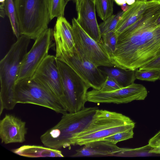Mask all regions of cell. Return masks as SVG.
I'll use <instances>...</instances> for the list:
<instances>
[{
  "mask_svg": "<svg viewBox=\"0 0 160 160\" xmlns=\"http://www.w3.org/2000/svg\"><path fill=\"white\" fill-rule=\"evenodd\" d=\"M160 11L149 12L117 37L114 66L135 71L160 57Z\"/></svg>",
  "mask_w": 160,
  "mask_h": 160,
  "instance_id": "cell-1",
  "label": "cell"
},
{
  "mask_svg": "<svg viewBox=\"0 0 160 160\" xmlns=\"http://www.w3.org/2000/svg\"><path fill=\"white\" fill-rule=\"evenodd\" d=\"M98 107L85 108L75 113L62 114L60 121L40 137L46 147L59 149L71 147L74 136L85 128L91 122Z\"/></svg>",
  "mask_w": 160,
  "mask_h": 160,
  "instance_id": "cell-2",
  "label": "cell"
},
{
  "mask_svg": "<svg viewBox=\"0 0 160 160\" xmlns=\"http://www.w3.org/2000/svg\"><path fill=\"white\" fill-rule=\"evenodd\" d=\"M135 124L130 118L122 113L98 109L89 124L74 136L71 145L81 146L102 140L115 133L134 128Z\"/></svg>",
  "mask_w": 160,
  "mask_h": 160,
  "instance_id": "cell-3",
  "label": "cell"
},
{
  "mask_svg": "<svg viewBox=\"0 0 160 160\" xmlns=\"http://www.w3.org/2000/svg\"><path fill=\"white\" fill-rule=\"evenodd\" d=\"M30 39L21 35L0 61V100L3 102L4 109L12 110L16 104L14 99V88Z\"/></svg>",
  "mask_w": 160,
  "mask_h": 160,
  "instance_id": "cell-4",
  "label": "cell"
},
{
  "mask_svg": "<svg viewBox=\"0 0 160 160\" xmlns=\"http://www.w3.org/2000/svg\"><path fill=\"white\" fill-rule=\"evenodd\" d=\"M14 3L21 36L35 40L48 28V0H14Z\"/></svg>",
  "mask_w": 160,
  "mask_h": 160,
  "instance_id": "cell-5",
  "label": "cell"
},
{
  "mask_svg": "<svg viewBox=\"0 0 160 160\" xmlns=\"http://www.w3.org/2000/svg\"><path fill=\"white\" fill-rule=\"evenodd\" d=\"M14 99L16 104H33L62 114L68 112L54 94L32 78L16 82Z\"/></svg>",
  "mask_w": 160,
  "mask_h": 160,
  "instance_id": "cell-6",
  "label": "cell"
},
{
  "mask_svg": "<svg viewBox=\"0 0 160 160\" xmlns=\"http://www.w3.org/2000/svg\"><path fill=\"white\" fill-rule=\"evenodd\" d=\"M56 62L61 76L66 110L70 113L77 112L85 107L90 87L66 63L56 58Z\"/></svg>",
  "mask_w": 160,
  "mask_h": 160,
  "instance_id": "cell-7",
  "label": "cell"
},
{
  "mask_svg": "<svg viewBox=\"0 0 160 160\" xmlns=\"http://www.w3.org/2000/svg\"><path fill=\"white\" fill-rule=\"evenodd\" d=\"M72 26L75 47L79 53L98 67L114 66L101 40L98 42L88 35L73 18Z\"/></svg>",
  "mask_w": 160,
  "mask_h": 160,
  "instance_id": "cell-8",
  "label": "cell"
},
{
  "mask_svg": "<svg viewBox=\"0 0 160 160\" xmlns=\"http://www.w3.org/2000/svg\"><path fill=\"white\" fill-rule=\"evenodd\" d=\"M53 39V30L48 28L35 40L31 49L22 60L16 82L32 77L39 66L48 55Z\"/></svg>",
  "mask_w": 160,
  "mask_h": 160,
  "instance_id": "cell-9",
  "label": "cell"
},
{
  "mask_svg": "<svg viewBox=\"0 0 160 160\" xmlns=\"http://www.w3.org/2000/svg\"><path fill=\"white\" fill-rule=\"evenodd\" d=\"M56 58L70 67L90 87L99 90L106 76L99 67L80 55L76 48L72 53L56 52Z\"/></svg>",
  "mask_w": 160,
  "mask_h": 160,
  "instance_id": "cell-10",
  "label": "cell"
},
{
  "mask_svg": "<svg viewBox=\"0 0 160 160\" xmlns=\"http://www.w3.org/2000/svg\"><path fill=\"white\" fill-rule=\"evenodd\" d=\"M148 91L142 85L134 83L110 92L92 89L88 91L87 101L95 103H126L134 100H142L148 95Z\"/></svg>",
  "mask_w": 160,
  "mask_h": 160,
  "instance_id": "cell-11",
  "label": "cell"
},
{
  "mask_svg": "<svg viewBox=\"0 0 160 160\" xmlns=\"http://www.w3.org/2000/svg\"><path fill=\"white\" fill-rule=\"evenodd\" d=\"M31 78L54 94L67 110L61 76L56 64L55 56L48 55Z\"/></svg>",
  "mask_w": 160,
  "mask_h": 160,
  "instance_id": "cell-12",
  "label": "cell"
},
{
  "mask_svg": "<svg viewBox=\"0 0 160 160\" xmlns=\"http://www.w3.org/2000/svg\"><path fill=\"white\" fill-rule=\"evenodd\" d=\"M160 4V0H136L123 14L116 27L117 36Z\"/></svg>",
  "mask_w": 160,
  "mask_h": 160,
  "instance_id": "cell-13",
  "label": "cell"
},
{
  "mask_svg": "<svg viewBox=\"0 0 160 160\" xmlns=\"http://www.w3.org/2000/svg\"><path fill=\"white\" fill-rule=\"evenodd\" d=\"M26 123L12 114H6L0 121V138L2 143H22L27 132Z\"/></svg>",
  "mask_w": 160,
  "mask_h": 160,
  "instance_id": "cell-14",
  "label": "cell"
},
{
  "mask_svg": "<svg viewBox=\"0 0 160 160\" xmlns=\"http://www.w3.org/2000/svg\"><path fill=\"white\" fill-rule=\"evenodd\" d=\"M95 3L91 0H84L77 12L76 20L84 31L98 42L101 35L96 18Z\"/></svg>",
  "mask_w": 160,
  "mask_h": 160,
  "instance_id": "cell-15",
  "label": "cell"
},
{
  "mask_svg": "<svg viewBox=\"0 0 160 160\" xmlns=\"http://www.w3.org/2000/svg\"><path fill=\"white\" fill-rule=\"evenodd\" d=\"M53 35L56 52H73L76 48L72 26L64 17L57 18Z\"/></svg>",
  "mask_w": 160,
  "mask_h": 160,
  "instance_id": "cell-16",
  "label": "cell"
},
{
  "mask_svg": "<svg viewBox=\"0 0 160 160\" xmlns=\"http://www.w3.org/2000/svg\"><path fill=\"white\" fill-rule=\"evenodd\" d=\"M122 149L116 144L103 140L87 143L82 148L76 150V152L71 155L72 158L84 157L114 156Z\"/></svg>",
  "mask_w": 160,
  "mask_h": 160,
  "instance_id": "cell-17",
  "label": "cell"
},
{
  "mask_svg": "<svg viewBox=\"0 0 160 160\" xmlns=\"http://www.w3.org/2000/svg\"><path fill=\"white\" fill-rule=\"evenodd\" d=\"M12 151L19 155L28 158L64 157L62 152L58 149L36 145H24Z\"/></svg>",
  "mask_w": 160,
  "mask_h": 160,
  "instance_id": "cell-18",
  "label": "cell"
},
{
  "mask_svg": "<svg viewBox=\"0 0 160 160\" xmlns=\"http://www.w3.org/2000/svg\"><path fill=\"white\" fill-rule=\"evenodd\" d=\"M106 76L114 79L122 87H127L134 83L136 79L135 71L119 68L115 66L98 67Z\"/></svg>",
  "mask_w": 160,
  "mask_h": 160,
  "instance_id": "cell-19",
  "label": "cell"
},
{
  "mask_svg": "<svg viewBox=\"0 0 160 160\" xmlns=\"http://www.w3.org/2000/svg\"><path fill=\"white\" fill-rule=\"evenodd\" d=\"M5 7L6 15L10 20L13 32L18 39L21 34L13 0H6Z\"/></svg>",
  "mask_w": 160,
  "mask_h": 160,
  "instance_id": "cell-20",
  "label": "cell"
},
{
  "mask_svg": "<svg viewBox=\"0 0 160 160\" xmlns=\"http://www.w3.org/2000/svg\"><path fill=\"white\" fill-rule=\"evenodd\" d=\"M114 0H95L98 16L103 21L112 14Z\"/></svg>",
  "mask_w": 160,
  "mask_h": 160,
  "instance_id": "cell-21",
  "label": "cell"
},
{
  "mask_svg": "<svg viewBox=\"0 0 160 160\" xmlns=\"http://www.w3.org/2000/svg\"><path fill=\"white\" fill-rule=\"evenodd\" d=\"M124 12L120 11L116 14H112L99 25L101 36L106 33L115 31L118 22Z\"/></svg>",
  "mask_w": 160,
  "mask_h": 160,
  "instance_id": "cell-22",
  "label": "cell"
},
{
  "mask_svg": "<svg viewBox=\"0 0 160 160\" xmlns=\"http://www.w3.org/2000/svg\"><path fill=\"white\" fill-rule=\"evenodd\" d=\"M101 37V41L110 58L116 49L118 36L115 31H112L106 33Z\"/></svg>",
  "mask_w": 160,
  "mask_h": 160,
  "instance_id": "cell-23",
  "label": "cell"
},
{
  "mask_svg": "<svg viewBox=\"0 0 160 160\" xmlns=\"http://www.w3.org/2000/svg\"><path fill=\"white\" fill-rule=\"evenodd\" d=\"M50 20L55 17H64L66 4L64 0H48Z\"/></svg>",
  "mask_w": 160,
  "mask_h": 160,
  "instance_id": "cell-24",
  "label": "cell"
},
{
  "mask_svg": "<svg viewBox=\"0 0 160 160\" xmlns=\"http://www.w3.org/2000/svg\"><path fill=\"white\" fill-rule=\"evenodd\" d=\"M135 76L139 80L155 82L159 79L160 70L138 69L135 71Z\"/></svg>",
  "mask_w": 160,
  "mask_h": 160,
  "instance_id": "cell-25",
  "label": "cell"
},
{
  "mask_svg": "<svg viewBox=\"0 0 160 160\" xmlns=\"http://www.w3.org/2000/svg\"><path fill=\"white\" fill-rule=\"evenodd\" d=\"M133 129L132 128L115 133L102 140L117 144L120 142L132 138L134 135Z\"/></svg>",
  "mask_w": 160,
  "mask_h": 160,
  "instance_id": "cell-26",
  "label": "cell"
},
{
  "mask_svg": "<svg viewBox=\"0 0 160 160\" xmlns=\"http://www.w3.org/2000/svg\"><path fill=\"white\" fill-rule=\"evenodd\" d=\"M122 87L114 79L107 76L105 81L99 90L102 92H110L120 89Z\"/></svg>",
  "mask_w": 160,
  "mask_h": 160,
  "instance_id": "cell-27",
  "label": "cell"
},
{
  "mask_svg": "<svg viewBox=\"0 0 160 160\" xmlns=\"http://www.w3.org/2000/svg\"><path fill=\"white\" fill-rule=\"evenodd\" d=\"M149 153L160 154V130L149 141Z\"/></svg>",
  "mask_w": 160,
  "mask_h": 160,
  "instance_id": "cell-28",
  "label": "cell"
},
{
  "mask_svg": "<svg viewBox=\"0 0 160 160\" xmlns=\"http://www.w3.org/2000/svg\"><path fill=\"white\" fill-rule=\"evenodd\" d=\"M139 69L160 70V57L142 66Z\"/></svg>",
  "mask_w": 160,
  "mask_h": 160,
  "instance_id": "cell-29",
  "label": "cell"
},
{
  "mask_svg": "<svg viewBox=\"0 0 160 160\" xmlns=\"http://www.w3.org/2000/svg\"><path fill=\"white\" fill-rule=\"evenodd\" d=\"M0 16L4 18L6 15L5 4H1L0 6Z\"/></svg>",
  "mask_w": 160,
  "mask_h": 160,
  "instance_id": "cell-30",
  "label": "cell"
},
{
  "mask_svg": "<svg viewBox=\"0 0 160 160\" xmlns=\"http://www.w3.org/2000/svg\"><path fill=\"white\" fill-rule=\"evenodd\" d=\"M84 0H73L76 5V9L77 12H78L80 9L81 5Z\"/></svg>",
  "mask_w": 160,
  "mask_h": 160,
  "instance_id": "cell-31",
  "label": "cell"
},
{
  "mask_svg": "<svg viewBox=\"0 0 160 160\" xmlns=\"http://www.w3.org/2000/svg\"><path fill=\"white\" fill-rule=\"evenodd\" d=\"M114 1L117 5L119 6H121L126 3V0H114Z\"/></svg>",
  "mask_w": 160,
  "mask_h": 160,
  "instance_id": "cell-32",
  "label": "cell"
},
{
  "mask_svg": "<svg viewBox=\"0 0 160 160\" xmlns=\"http://www.w3.org/2000/svg\"><path fill=\"white\" fill-rule=\"evenodd\" d=\"M130 6V5H129L128 4H126V3L124 4L121 6V8L122 10V11H123L124 12H126Z\"/></svg>",
  "mask_w": 160,
  "mask_h": 160,
  "instance_id": "cell-33",
  "label": "cell"
},
{
  "mask_svg": "<svg viewBox=\"0 0 160 160\" xmlns=\"http://www.w3.org/2000/svg\"><path fill=\"white\" fill-rule=\"evenodd\" d=\"M136 0H126V2L127 4L131 5L134 4Z\"/></svg>",
  "mask_w": 160,
  "mask_h": 160,
  "instance_id": "cell-34",
  "label": "cell"
},
{
  "mask_svg": "<svg viewBox=\"0 0 160 160\" xmlns=\"http://www.w3.org/2000/svg\"><path fill=\"white\" fill-rule=\"evenodd\" d=\"M157 23L158 25H160V16L157 20Z\"/></svg>",
  "mask_w": 160,
  "mask_h": 160,
  "instance_id": "cell-35",
  "label": "cell"
},
{
  "mask_svg": "<svg viewBox=\"0 0 160 160\" xmlns=\"http://www.w3.org/2000/svg\"><path fill=\"white\" fill-rule=\"evenodd\" d=\"M6 1V0H0V2L2 4H5Z\"/></svg>",
  "mask_w": 160,
  "mask_h": 160,
  "instance_id": "cell-36",
  "label": "cell"
},
{
  "mask_svg": "<svg viewBox=\"0 0 160 160\" xmlns=\"http://www.w3.org/2000/svg\"><path fill=\"white\" fill-rule=\"evenodd\" d=\"M71 0H64L65 2L66 5L67 4L68 2H69V1H71Z\"/></svg>",
  "mask_w": 160,
  "mask_h": 160,
  "instance_id": "cell-37",
  "label": "cell"
},
{
  "mask_svg": "<svg viewBox=\"0 0 160 160\" xmlns=\"http://www.w3.org/2000/svg\"><path fill=\"white\" fill-rule=\"evenodd\" d=\"M93 2H94L95 3V0H91Z\"/></svg>",
  "mask_w": 160,
  "mask_h": 160,
  "instance_id": "cell-38",
  "label": "cell"
},
{
  "mask_svg": "<svg viewBox=\"0 0 160 160\" xmlns=\"http://www.w3.org/2000/svg\"><path fill=\"white\" fill-rule=\"evenodd\" d=\"M160 80V78H159V79Z\"/></svg>",
  "mask_w": 160,
  "mask_h": 160,
  "instance_id": "cell-39",
  "label": "cell"
}]
</instances>
